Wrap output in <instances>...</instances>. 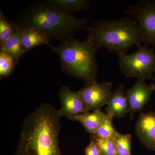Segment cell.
I'll list each match as a JSON object with an SVG mask.
<instances>
[{
    "label": "cell",
    "instance_id": "20",
    "mask_svg": "<svg viewBox=\"0 0 155 155\" xmlns=\"http://www.w3.org/2000/svg\"><path fill=\"white\" fill-rule=\"evenodd\" d=\"M91 137L96 143L102 155H117L114 139H99L92 135Z\"/></svg>",
    "mask_w": 155,
    "mask_h": 155
},
{
    "label": "cell",
    "instance_id": "9",
    "mask_svg": "<svg viewBox=\"0 0 155 155\" xmlns=\"http://www.w3.org/2000/svg\"><path fill=\"white\" fill-rule=\"evenodd\" d=\"M61 107L59 110L60 116H66L68 119L88 112L86 111L79 92L74 91L69 87L64 86L59 92Z\"/></svg>",
    "mask_w": 155,
    "mask_h": 155
},
{
    "label": "cell",
    "instance_id": "10",
    "mask_svg": "<svg viewBox=\"0 0 155 155\" xmlns=\"http://www.w3.org/2000/svg\"><path fill=\"white\" fill-rule=\"evenodd\" d=\"M135 131L143 145L155 152V113H141L136 123Z\"/></svg>",
    "mask_w": 155,
    "mask_h": 155
},
{
    "label": "cell",
    "instance_id": "4",
    "mask_svg": "<svg viewBox=\"0 0 155 155\" xmlns=\"http://www.w3.org/2000/svg\"><path fill=\"white\" fill-rule=\"evenodd\" d=\"M60 42L58 47L49 45L59 56L64 71L82 79L85 85L97 82L98 66L96 55L99 48L87 39L79 41L72 38Z\"/></svg>",
    "mask_w": 155,
    "mask_h": 155
},
{
    "label": "cell",
    "instance_id": "12",
    "mask_svg": "<svg viewBox=\"0 0 155 155\" xmlns=\"http://www.w3.org/2000/svg\"><path fill=\"white\" fill-rule=\"evenodd\" d=\"M51 40L46 35L37 28H24L21 36L22 51L25 53L38 46L49 45Z\"/></svg>",
    "mask_w": 155,
    "mask_h": 155
},
{
    "label": "cell",
    "instance_id": "5",
    "mask_svg": "<svg viewBox=\"0 0 155 155\" xmlns=\"http://www.w3.org/2000/svg\"><path fill=\"white\" fill-rule=\"evenodd\" d=\"M137 47V50L130 54L118 56L119 69L126 77L145 81L151 78L155 72V54L147 45Z\"/></svg>",
    "mask_w": 155,
    "mask_h": 155
},
{
    "label": "cell",
    "instance_id": "14",
    "mask_svg": "<svg viewBox=\"0 0 155 155\" xmlns=\"http://www.w3.org/2000/svg\"><path fill=\"white\" fill-rule=\"evenodd\" d=\"M23 28L21 26L17 33L0 45L1 51L5 52L10 54L14 59L16 65L25 54L22 51L21 46V36Z\"/></svg>",
    "mask_w": 155,
    "mask_h": 155
},
{
    "label": "cell",
    "instance_id": "8",
    "mask_svg": "<svg viewBox=\"0 0 155 155\" xmlns=\"http://www.w3.org/2000/svg\"><path fill=\"white\" fill-rule=\"evenodd\" d=\"M155 90L154 84H147L144 81L137 80L133 86L125 91L131 119L134 113L142 111Z\"/></svg>",
    "mask_w": 155,
    "mask_h": 155
},
{
    "label": "cell",
    "instance_id": "7",
    "mask_svg": "<svg viewBox=\"0 0 155 155\" xmlns=\"http://www.w3.org/2000/svg\"><path fill=\"white\" fill-rule=\"evenodd\" d=\"M113 84L110 82H94L85 85L78 91L87 112L101 110L107 105L112 94Z\"/></svg>",
    "mask_w": 155,
    "mask_h": 155
},
{
    "label": "cell",
    "instance_id": "16",
    "mask_svg": "<svg viewBox=\"0 0 155 155\" xmlns=\"http://www.w3.org/2000/svg\"><path fill=\"white\" fill-rule=\"evenodd\" d=\"M21 26L16 22H11L3 14L2 10L0 12V45L12 37Z\"/></svg>",
    "mask_w": 155,
    "mask_h": 155
},
{
    "label": "cell",
    "instance_id": "11",
    "mask_svg": "<svg viewBox=\"0 0 155 155\" xmlns=\"http://www.w3.org/2000/svg\"><path fill=\"white\" fill-rule=\"evenodd\" d=\"M125 85L120 84L112 94L106 108L107 114L114 119L121 118L129 114V107L125 94Z\"/></svg>",
    "mask_w": 155,
    "mask_h": 155
},
{
    "label": "cell",
    "instance_id": "15",
    "mask_svg": "<svg viewBox=\"0 0 155 155\" xmlns=\"http://www.w3.org/2000/svg\"><path fill=\"white\" fill-rule=\"evenodd\" d=\"M49 2L68 14L88 10L90 2L87 0H48Z\"/></svg>",
    "mask_w": 155,
    "mask_h": 155
},
{
    "label": "cell",
    "instance_id": "6",
    "mask_svg": "<svg viewBox=\"0 0 155 155\" xmlns=\"http://www.w3.org/2000/svg\"><path fill=\"white\" fill-rule=\"evenodd\" d=\"M124 13L134 17L146 41L155 46V1H140L129 6Z\"/></svg>",
    "mask_w": 155,
    "mask_h": 155
},
{
    "label": "cell",
    "instance_id": "2",
    "mask_svg": "<svg viewBox=\"0 0 155 155\" xmlns=\"http://www.w3.org/2000/svg\"><path fill=\"white\" fill-rule=\"evenodd\" d=\"M18 24L25 28H35L59 41L73 38L75 32L86 30L89 20L67 14L48 1L35 3L19 12Z\"/></svg>",
    "mask_w": 155,
    "mask_h": 155
},
{
    "label": "cell",
    "instance_id": "21",
    "mask_svg": "<svg viewBox=\"0 0 155 155\" xmlns=\"http://www.w3.org/2000/svg\"><path fill=\"white\" fill-rule=\"evenodd\" d=\"M85 155H102L96 143L91 138L88 145L84 149Z\"/></svg>",
    "mask_w": 155,
    "mask_h": 155
},
{
    "label": "cell",
    "instance_id": "19",
    "mask_svg": "<svg viewBox=\"0 0 155 155\" xmlns=\"http://www.w3.org/2000/svg\"><path fill=\"white\" fill-rule=\"evenodd\" d=\"M16 66L12 57L8 53L0 52V76L6 77L10 75Z\"/></svg>",
    "mask_w": 155,
    "mask_h": 155
},
{
    "label": "cell",
    "instance_id": "18",
    "mask_svg": "<svg viewBox=\"0 0 155 155\" xmlns=\"http://www.w3.org/2000/svg\"><path fill=\"white\" fill-rule=\"evenodd\" d=\"M114 140L117 155H132L130 134H123L117 131Z\"/></svg>",
    "mask_w": 155,
    "mask_h": 155
},
{
    "label": "cell",
    "instance_id": "1",
    "mask_svg": "<svg viewBox=\"0 0 155 155\" xmlns=\"http://www.w3.org/2000/svg\"><path fill=\"white\" fill-rule=\"evenodd\" d=\"M59 110L44 103L26 116L15 155H63Z\"/></svg>",
    "mask_w": 155,
    "mask_h": 155
},
{
    "label": "cell",
    "instance_id": "13",
    "mask_svg": "<svg viewBox=\"0 0 155 155\" xmlns=\"http://www.w3.org/2000/svg\"><path fill=\"white\" fill-rule=\"evenodd\" d=\"M106 115V113L99 110L91 113L86 112L68 119L80 122L87 132L93 135L101 125Z\"/></svg>",
    "mask_w": 155,
    "mask_h": 155
},
{
    "label": "cell",
    "instance_id": "3",
    "mask_svg": "<svg viewBox=\"0 0 155 155\" xmlns=\"http://www.w3.org/2000/svg\"><path fill=\"white\" fill-rule=\"evenodd\" d=\"M87 39L99 48H104L118 56L127 54L132 46L146 41L138 23L129 17L101 19L93 22L86 29Z\"/></svg>",
    "mask_w": 155,
    "mask_h": 155
},
{
    "label": "cell",
    "instance_id": "17",
    "mask_svg": "<svg viewBox=\"0 0 155 155\" xmlns=\"http://www.w3.org/2000/svg\"><path fill=\"white\" fill-rule=\"evenodd\" d=\"M113 118L107 114L104 121L93 136L99 139H114L117 130L113 125Z\"/></svg>",
    "mask_w": 155,
    "mask_h": 155
}]
</instances>
